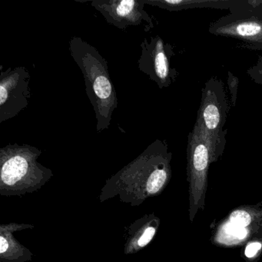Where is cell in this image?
Segmentation results:
<instances>
[{"label": "cell", "mask_w": 262, "mask_h": 262, "mask_svg": "<svg viewBox=\"0 0 262 262\" xmlns=\"http://www.w3.org/2000/svg\"><path fill=\"white\" fill-rule=\"evenodd\" d=\"M69 50L83 75L85 91L97 119L96 131L102 133L110 128L119 104L107 61L97 49L79 36L70 39Z\"/></svg>", "instance_id": "cell-1"}, {"label": "cell", "mask_w": 262, "mask_h": 262, "mask_svg": "<svg viewBox=\"0 0 262 262\" xmlns=\"http://www.w3.org/2000/svg\"><path fill=\"white\" fill-rule=\"evenodd\" d=\"M208 32L237 39L247 50H262V0L240 1L228 14L211 23Z\"/></svg>", "instance_id": "cell-2"}, {"label": "cell", "mask_w": 262, "mask_h": 262, "mask_svg": "<svg viewBox=\"0 0 262 262\" xmlns=\"http://www.w3.org/2000/svg\"><path fill=\"white\" fill-rule=\"evenodd\" d=\"M231 106L223 82L215 77L207 81L202 89L196 122L202 127L210 143L220 155L226 144L227 131L223 128Z\"/></svg>", "instance_id": "cell-3"}, {"label": "cell", "mask_w": 262, "mask_h": 262, "mask_svg": "<svg viewBox=\"0 0 262 262\" xmlns=\"http://www.w3.org/2000/svg\"><path fill=\"white\" fill-rule=\"evenodd\" d=\"M140 47L139 70L156 82L159 89L171 86L179 75L171 67V59L174 55L172 46L156 36L145 38Z\"/></svg>", "instance_id": "cell-4"}, {"label": "cell", "mask_w": 262, "mask_h": 262, "mask_svg": "<svg viewBox=\"0 0 262 262\" xmlns=\"http://www.w3.org/2000/svg\"><path fill=\"white\" fill-rule=\"evenodd\" d=\"M0 123L16 117L30 103L31 75L23 67L4 71L0 67Z\"/></svg>", "instance_id": "cell-5"}, {"label": "cell", "mask_w": 262, "mask_h": 262, "mask_svg": "<svg viewBox=\"0 0 262 262\" xmlns=\"http://www.w3.org/2000/svg\"><path fill=\"white\" fill-rule=\"evenodd\" d=\"M41 151L30 145H7L0 149L1 181L8 186L16 185L26 178L40 176L48 170L38 163Z\"/></svg>", "instance_id": "cell-6"}, {"label": "cell", "mask_w": 262, "mask_h": 262, "mask_svg": "<svg viewBox=\"0 0 262 262\" xmlns=\"http://www.w3.org/2000/svg\"><path fill=\"white\" fill-rule=\"evenodd\" d=\"M219 156L202 127L195 122L192 131L188 135L187 146L188 176L194 197H199L201 191H205L208 167Z\"/></svg>", "instance_id": "cell-7"}, {"label": "cell", "mask_w": 262, "mask_h": 262, "mask_svg": "<svg viewBox=\"0 0 262 262\" xmlns=\"http://www.w3.org/2000/svg\"><path fill=\"white\" fill-rule=\"evenodd\" d=\"M91 4L108 24L120 30L141 25L145 32L154 28L152 18L145 10L144 0H94Z\"/></svg>", "instance_id": "cell-8"}, {"label": "cell", "mask_w": 262, "mask_h": 262, "mask_svg": "<svg viewBox=\"0 0 262 262\" xmlns=\"http://www.w3.org/2000/svg\"><path fill=\"white\" fill-rule=\"evenodd\" d=\"M145 5L157 7L170 12L198 8L228 9L237 5L239 0H144Z\"/></svg>", "instance_id": "cell-9"}, {"label": "cell", "mask_w": 262, "mask_h": 262, "mask_svg": "<svg viewBox=\"0 0 262 262\" xmlns=\"http://www.w3.org/2000/svg\"><path fill=\"white\" fill-rule=\"evenodd\" d=\"M246 73L253 82L262 87V56H258L256 63L248 68Z\"/></svg>", "instance_id": "cell-10"}, {"label": "cell", "mask_w": 262, "mask_h": 262, "mask_svg": "<svg viewBox=\"0 0 262 262\" xmlns=\"http://www.w3.org/2000/svg\"><path fill=\"white\" fill-rule=\"evenodd\" d=\"M251 216L247 211L237 210L231 213L230 215V221L232 225L236 226L245 228L251 223Z\"/></svg>", "instance_id": "cell-11"}, {"label": "cell", "mask_w": 262, "mask_h": 262, "mask_svg": "<svg viewBox=\"0 0 262 262\" xmlns=\"http://www.w3.org/2000/svg\"><path fill=\"white\" fill-rule=\"evenodd\" d=\"M227 83H228V90H229L230 95H231V106H235L236 101H237V89H238V79L229 72L228 74Z\"/></svg>", "instance_id": "cell-12"}, {"label": "cell", "mask_w": 262, "mask_h": 262, "mask_svg": "<svg viewBox=\"0 0 262 262\" xmlns=\"http://www.w3.org/2000/svg\"><path fill=\"white\" fill-rule=\"evenodd\" d=\"M227 232L234 237H237L239 239H243L246 237L247 231L245 228H242V227L236 226V225L230 224L229 225L227 226Z\"/></svg>", "instance_id": "cell-13"}, {"label": "cell", "mask_w": 262, "mask_h": 262, "mask_svg": "<svg viewBox=\"0 0 262 262\" xmlns=\"http://www.w3.org/2000/svg\"><path fill=\"white\" fill-rule=\"evenodd\" d=\"M155 233H156V230L154 228H148L145 230L144 234H142V237L139 238L138 244L139 246L144 247L149 243L150 241L152 239L153 236H154Z\"/></svg>", "instance_id": "cell-14"}, {"label": "cell", "mask_w": 262, "mask_h": 262, "mask_svg": "<svg viewBox=\"0 0 262 262\" xmlns=\"http://www.w3.org/2000/svg\"><path fill=\"white\" fill-rule=\"evenodd\" d=\"M261 244L259 242H252L247 246L245 249V255L248 257H252L257 254V251L261 248Z\"/></svg>", "instance_id": "cell-15"}, {"label": "cell", "mask_w": 262, "mask_h": 262, "mask_svg": "<svg viewBox=\"0 0 262 262\" xmlns=\"http://www.w3.org/2000/svg\"><path fill=\"white\" fill-rule=\"evenodd\" d=\"M7 248H8V242L4 237H1L0 238V252L1 254L5 253Z\"/></svg>", "instance_id": "cell-16"}]
</instances>
